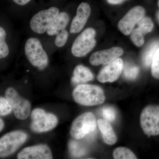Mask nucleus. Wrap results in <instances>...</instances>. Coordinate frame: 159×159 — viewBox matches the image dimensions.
I'll return each mask as SVG.
<instances>
[{
	"instance_id": "1",
	"label": "nucleus",
	"mask_w": 159,
	"mask_h": 159,
	"mask_svg": "<svg viewBox=\"0 0 159 159\" xmlns=\"http://www.w3.org/2000/svg\"><path fill=\"white\" fill-rule=\"evenodd\" d=\"M73 97L78 104L92 106L102 104L105 100L104 92L97 85L81 84L75 88Z\"/></svg>"
},
{
	"instance_id": "2",
	"label": "nucleus",
	"mask_w": 159,
	"mask_h": 159,
	"mask_svg": "<svg viewBox=\"0 0 159 159\" xmlns=\"http://www.w3.org/2000/svg\"><path fill=\"white\" fill-rule=\"evenodd\" d=\"M25 53L26 58L31 65L42 70L48 64V54L38 39L29 38L25 45Z\"/></svg>"
},
{
	"instance_id": "3",
	"label": "nucleus",
	"mask_w": 159,
	"mask_h": 159,
	"mask_svg": "<svg viewBox=\"0 0 159 159\" xmlns=\"http://www.w3.org/2000/svg\"><path fill=\"white\" fill-rule=\"evenodd\" d=\"M97 121L93 113L86 112L80 115L74 120L71 126L70 134L77 140L83 139L95 131Z\"/></svg>"
},
{
	"instance_id": "4",
	"label": "nucleus",
	"mask_w": 159,
	"mask_h": 159,
	"mask_svg": "<svg viewBox=\"0 0 159 159\" xmlns=\"http://www.w3.org/2000/svg\"><path fill=\"white\" fill-rule=\"evenodd\" d=\"M95 29L89 28L82 31L74 40L71 47V53L74 57L85 56L95 48L97 43Z\"/></svg>"
},
{
	"instance_id": "5",
	"label": "nucleus",
	"mask_w": 159,
	"mask_h": 159,
	"mask_svg": "<svg viewBox=\"0 0 159 159\" xmlns=\"http://www.w3.org/2000/svg\"><path fill=\"white\" fill-rule=\"evenodd\" d=\"M59 13V9L56 7L39 11L30 20L31 30L36 34H44Z\"/></svg>"
},
{
	"instance_id": "6",
	"label": "nucleus",
	"mask_w": 159,
	"mask_h": 159,
	"mask_svg": "<svg viewBox=\"0 0 159 159\" xmlns=\"http://www.w3.org/2000/svg\"><path fill=\"white\" fill-rule=\"evenodd\" d=\"M142 130L148 137L159 135V106L149 105L142 111L140 117Z\"/></svg>"
},
{
	"instance_id": "7",
	"label": "nucleus",
	"mask_w": 159,
	"mask_h": 159,
	"mask_svg": "<svg viewBox=\"0 0 159 159\" xmlns=\"http://www.w3.org/2000/svg\"><path fill=\"white\" fill-rule=\"evenodd\" d=\"M31 117L32 120L31 128L35 132H45L51 130L57 125L58 122L56 116L47 113L40 108L34 109L31 112Z\"/></svg>"
},
{
	"instance_id": "8",
	"label": "nucleus",
	"mask_w": 159,
	"mask_h": 159,
	"mask_svg": "<svg viewBox=\"0 0 159 159\" xmlns=\"http://www.w3.org/2000/svg\"><path fill=\"white\" fill-rule=\"evenodd\" d=\"M28 139V135L21 131L6 134L0 139V156H8L17 150Z\"/></svg>"
},
{
	"instance_id": "9",
	"label": "nucleus",
	"mask_w": 159,
	"mask_h": 159,
	"mask_svg": "<svg viewBox=\"0 0 159 159\" xmlns=\"http://www.w3.org/2000/svg\"><path fill=\"white\" fill-rule=\"evenodd\" d=\"M5 95L6 99L11 106L15 117L20 120L27 119L31 111V105L30 102L22 98L12 88L7 89Z\"/></svg>"
},
{
	"instance_id": "10",
	"label": "nucleus",
	"mask_w": 159,
	"mask_h": 159,
	"mask_svg": "<svg viewBox=\"0 0 159 159\" xmlns=\"http://www.w3.org/2000/svg\"><path fill=\"white\" fill-rule=\"evenodd\" d=\"M145 10L142 6L134 7L119 21L118 27L121 32L128 35L131 33L134 26L144 17Z\"/></svg>"
},
{
	"instance_id": "11",
	"label": "nucleus",
	"mask_w": 159,
	"mask_h": 159,
	"mask_svg": "<svg viewBox=\"0 0 159 159\" xmlns=\"http://www.w3.org/2000/svg\"><path fill=\"white\" fill-rule=\"evenodd\" d=\"M123 67V61L121 58H117L101 70L97 76V80L101 83L114 82L121 75Z\"/></svg>"
},
{
	"instance_id": "12",
	"label": "nucleus",
	"mask_w": 159,
	"mask_h": 159,
	"mask_svg": "<svg viewBox=\"0 0 159 159\" xmlns=\"http://www.w3.org/2000/svg\"><path fill=\"white\" fill-rule=\"evenodd\" d=\"M123 53V50L119 47L97 51L91 55L89 62L94 66L108 64L121 56Z\"/></svg>"
},
{
	"instance_id": "13",
	"label": "nucleus",
	"mask_w": 159,
	"mask_h": 159,
	"mask_svg": "<svg viewBox=\"0 0 159 159\" xmlns=\"http://www.w3.org/2000/svg\"><path fill=\"white\" fill-rule=\"evenodd\" d=\"M91 12L88 3L82 2L77 7L76 15L71 22L70 31L71 34H77L82 31L88 20Z\"/></svg>"
},
{
	"instance_id": "14",
	"label": "nucleus",
	"mask_w": 159,
	"mask_h": 159,
	"mask_svg": "<svg viewBox=\"0 0 159 159\" xmlns=\"http://www.w3.org/2000/svg\"><path fill=\"white\" fill-rule=\"evenodd\" d=\"M17 158L18 159H51L53 157L49 147L41 144L24 148L18 154Z\"/></svg>"
},
{
	"instance_id": "15",
	"label": "nucleus",
	"mask_w": 159,
	"mask_h": 159,
	"mask_svg": "<svg viewBox=\"0 0 159 159\" xmlns=\"http://www.w3.org/2000/svg\"><path fill=\"white\" fill-rule=\"evenodd\" d=\"M70 17L67 12H59L47 31L50 36L56 35L61 31L66 29L70 22Z\"/></svg>"
},
{
	"instance_id": "16",
	"label": "nucleus",
	"mask_w": 159,
	"mask_h": 159,
	"mask_svg": "<svg viewBox=\"0 0 159 159\" xmlns=\"http://www.w3.org/2000/svg\"><path fill=\"white\" fill-rule=\"evenodd\" d=\"M97 125L102 134L104 142L109 145H113L117 142V137L109 121L105 119H99Z\"/></svg>"
},
{
	"instance_id": "17",
	"label": "nucleus",
	"mask_w": 159,
	"mask_h": 159,
	"mask_svg": "<svg viewBox=\"0 0 159 159\" xmlns=\"http://www.w3.org/2000/svg\"><path fill=\"white\" fill-rule=\"evenodd\" d=\"M94 78L93 74L88 68L84 66H77L73 72V77L72 82L74 84H77L80 83L88 82L93 80Z\"/></svg>"
},
{
	"instance_id": "18",
	"label": "nucleus",
	"mask_w": 159,
	"mask_h": 159,
	"mask_svg": "<svg viewBox=\"0 0 159 159\" xmlns=\"http://www.w3.org/2000/svg\"><path fill=\"white\" fill-rule=\"evenodd\" d=\"M159 49V41H155L146 48L142 54V62L145 67H149L151 66L155 54Z\"/></svg>"
},
{
	"instance_id": "19",
	"label": "nucleus",
	"mask_w": 159,
	"mask_h": 159,
	"mask_svg": "<svg viewBox=\"0 0 159 159\" xmlns=\"http://www.w3.org/2000/svg\"><path fill=\"white\" fill-rule=\"evenodd\" d=\"M114 158L116 159H136L134 154L128 148L125 147H119L113 152Z\"/></svg>"
},
{
	"instance_id": "20",
	"label": "nucleus",
	"mask_w": 159,
	"mask_h": 159,
	"mask_svg": "<svg viewBox=\"0 0 159 159\" xmlns=\"http://www.w3.org/2000/svg\"><path fill=\"white\" fill-rule=\"evenodd\" d=\"M139 69L137 66L130 63H125L123 67V74L125 78L129 80H135L138 77Z\"/></svg>"
},
{
	"instance_id": "21",
	"label": "nucleus",
	"mask_w": 159,
	"mask_h": 159,
	"mask_svg": "<svg viewBox=\"0 0 159 159\" xmlns=\"http://www.w3.org/2000/svg\"><path fill=\"white\" fill-rule=\"evenodd\" d=\"M7 34L3 27H0V58H5L9 53V46L6 42Z\"/></svg>"
},
{
	"instance_id": "22",
	"label": "nucleus",
	"mask_w": 159,
	"mask_h": 159,
	"mask_svg": "<svg viewBox=\"0 0 159 159\" xmlns=\"http://www.w3.org/2000/svg\"><path fill=\"white\" fill-rule=\"evenodd\" d=\"M69 149L71 155L75 157L83 156L86 152L85 148L75 141H71L70 142Z\"/></svg>"
},
{
	"instance_id": "23",
	"label": "nucleus",
	"mask_w": 159,
	"mask_h": 159,
	"mask_svg": "<svg viewBox=\"0 0 159 159\" xmlns=\"http://www.w3.org/2000/svg\"><path fill=\"white\" fill-rule=\"evenodd\" d=\"M138 28L144 34H147L152 31L153 24L149 18L143 17L138 23Z\"/></svg>"
},
{
	"instance_id": "24",
	"label": "nucleus",
	"mask_w": 159,
	"mask_h": 159,
	"mask_svg": "<svg viewBox=\"0 0 159 159\" xmlns=\"http://www.w3.org/2000/svg\"><path fill=\"white\" fill-rule=\"evenodd\" d=\"M131 33V39L134 44L138 47H141L145 42V34L138 28L133 30Z\"/></svg>"
},
{
	"instance_id": "25",
	"label": "nucleus",
	"mask_w": 159,
	"mask_h": 159,
	"mask_svg": "<svg viewBox=\"0 0 159 159\" xmlns=\"http://www.w3.org/2000/svg\"><path fill=\"white\" fill-rule=\"evenodd\" d=\"M69 32L66 30H63L56 35L54 39V44L58 48H61L65 45L69 38Z\"/></svg>"
},
{
	"instance_id": "26",
	"label": "nucleus",
	"mask_w": 159,
	"mask_h": 159,
	"mask_svg": "<svg viewBox=\"0 0 159 159\" xmlns=\"http://www.w3.org/2000/svg\"><path fill=\"white\" fill-rule=\"evenodd\" d=\"M151 72L154 78L159 79V49L157 50L152 60Z\"/></svg>"
},
{
	"instance_id": "27",
	"label": "nucleus",
	"mask_w": 159,
	"mask_h": 159,
	"mask_svg": "<svg viewBox=\"0 0 159 159\" xmlns=\"http://www.w3.org/2000/svg\"><path fill=\"white\" fill-rule=\"evenodd\" d=\"M102 116L106 120L109 122H113L116 117V112L113 107H107L102 109Z\"/></svg>"
},
{
	"instance_id": "28",
	"label": "nucleus",
	"mask_w": 159,
	"mask_h": 159,
	"mask_svg": "<svg viewBox=\"0 0 159 159\" xmlns=\"http://www.w3.org/2000/svg\"><path fill=\"white\" fill-rule=\"evenodd\" d=\"M12 108L10 103L6 98H0V115L6 116L11 112Z\"/></svg>"
},
{
	"instance_id": "29",
	"label": "nucleus",
	"mask_w": 159,
	"mask_h": 159,
	"mask_svg": "<svg viewBox=\"0 0 159 159\" xmlns=\"http://www.w3.org/2000/svg\"><path fill=\"white\" fill-rule=\"evenodd\" d=\"M12 1L19 6H24L30 2L31 0H12Z\"/></svg>"
},
{
	"instance_id": "30",
	"label": "nucleus",
	"mask_w": 159,
	"mask_h": 159,
	"mask_svg": "<svg viewBox=\"0 0 159 159\" xmlns=\"http://www.w3.org/2000/svg\"><path fill=\"white\" fill-rule=\"evenodd\" d=\"M109 4L112 5H119L125 1V0H107Z\"/></svg>"
},
{
	"instance_id": "31",
	"label": "nucleus",
	"mask_w": 159,
	"mask_h": 159,
	"mask_svg": "<svg viewBox=\"0 0 159 159\" xmlns=\"http://www.w3.org/2000/svg\"><path fill=\"white\" fill-rule=\"evenodd\" d=\"M4 126V123L2 119H0V131H2Z\"/></svg>"
},
{
	"instance_id": "32",
	"label": "nucleus",
	"mask_w": 159,
	"mask_h": 159,
	"mask_svg": "<svg viewBox=\"0 0 159 159\" xmlns=\"http://www.w3.org/2000/svg\"><path fill=\"white\" fill-rule=\"evenodd\" d=\"M157 19L158 21L159 24V11H157Z\"/></svg>"
},
{
	"instance_id": "33",
	"label": "nucleus",
	"mask_w": 159,
	"mask_h": 159,
	"mask_svg": "<svg viewBox=\"0 0 159 159\" xmlns=\"http://www.w3.org/2000/svg\"><path fill=\"white\" fill-rule=\"evenodd\" d=\"M158 6L159 7V0H158Z\"/></svg>"
}]
</instances>
